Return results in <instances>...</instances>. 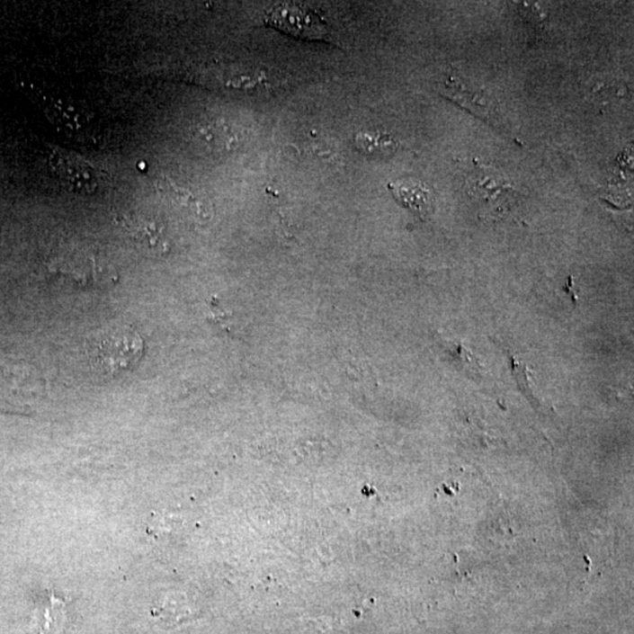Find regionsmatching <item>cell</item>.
<instances>
[{
  "instance_id": "1",
  "label": "cell",
  "mask_w": 634,
  "mask_h": 634,
  "mask_svg": "<svg viewBox=\"0 0 634 634\" xmlns=\"http://www.w3.org/2000/svg\"><path fill=\"white\" fill-rule=\"evenodd\" d=\"M144 353L145 342L140 334L127 326L100 330L87 344L92 366L105 376L133 371Z\"/></svg>"
},
{
  "instance_id": "2",
  "label": "cell",
  "mask_w": 634,
  "mask_h": 634,
  "mask_svg": "<svg viewBox=\"0 0 634 634\" xmlns=\"http://www.w3.org/2000/svg\"><path fill=\"white\" fill-rule=\"evenodd\" d=\"M49 166L61 186L76 194H94L98 188L97 172L82 156L61 148H52Z\"/></svg>"
},
{
  "instance_id": "3",
  "label": "cell",
  "mask_w": 634,
  "mask_h": 634,
  "mask_svg": "<svg viewBox=\"0 0 634 634\" xmlns=\"http://www.w3.org/2000/svg\"><path fill=\"white\" fill-rule=\"evenodd\" d=\"M267 22L272 28L296 38L326 40V25L321 15L309 7L296 4H281L268 14Z\"/></svg>"
},
{
  "instance_id": "4",
  "label": "cell",
  "mask_w": 634,
  "mask_h": 634,
  "mask_svg": "<svg viewBox=\"0 0 634 634\" xmlns=\"http://www.w3.org/2000/svg\"><path fill=\"white\" fill-rule=\"evenodd\" d=\"M394 197L409 209L424 218L432 213L433 197L432 192L416 180H402L390 184Z\"/></svg>"
},
{
  "instance_id": "5",
  "label": "cell",
  "mask_w": 634,
  "mask_h": 634,
  "mask_svg": "<svg viewBox=\"0 0 634 634\" xmlns=\"http://www.w3.org/2000/svg\"><path fill=\"white\" fill-rule=\"evenodd\" d=\"M449 97L453 98L455 102H459L460 105L468 107L472 112L480 115V117L493 121H498L497 113L495 112V107L491 105L490 100L483 97L482 94H475V92L465 91L463 85L457 82L455 78H449L445 84Z\"/></svg>"
},
{
  "instance_id": "6",
  "label": "cell",
  "mask_w": 634,
  "mask_h": 634,
  "mask_svg": "<svg viewBox=\"0 0 634 634\" xmlns=\"http://www.w3.org/2000/svg\"><path fill=\"white\" fill-rule=\"evenodd\" d=\"M125 228L129 233L130 237L136 242L140 248L145 249L146 253H159L165 248L163 232L156 224L148 220H126L124 221Z\"/></svg>"
},
{
  "instance_id": "7",
  "label": "cell",
  "mask_w": 634,
  "mask_h": 634,
  "mask_svg": "<svg viewBox=\"0 0 634 634\" xmlns=\"http://www.w3.org/2000/svg\"><path fill=\"white\" fill-rule=\"evenodd\" d=\"M65 616V603L55 594H49V601L41 603L34 614V628L40 634H56L59 631Z\"/></svg>"
},
{
  "instance_id": "8",
  "label": "cell",
  "mask_w": 634,
  "mask_h": 634,
  "mask_svg": "<svg viewBox=\"0 0 634 634\" xmlns=\"http://www.w3.org/2000/svg\"><path fill=\"white\" fill-rule=\"evenodd\" d=\"M356 145L369 156H390L397 147L393 138L380 133L357 134Z\"/></svg>"
},
{
  "instance_id": "9",
  "label": "cell",
  "mask_w": 634,
  "mask_h": 634,
  "mask_svg": "<svg viewBox=\"0 0 634 634\" xmlns=\"http://www.w3.org/2000/svg\"><path fill=\"white\" fill-rule=\"evenodd\" d=\"M51 119L58 125H63L68 130L82 129L84 124V115L79 112L78 107L72 103H57L51 105Z\"/></svg>"
}]
</instances>
